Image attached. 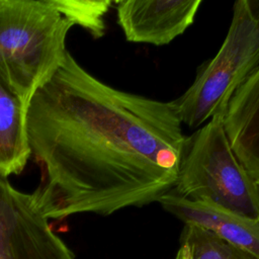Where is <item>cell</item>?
<instances>
[{"label": "cell", "mask_w": 259, "mask_h": 259, "mask_svg": "<svg viewBox=\"0 0 259 259\" xmlns=\"http://www.w3.org/2000/svg\"><path fill=\"white\" fill-rule=\"evenodd\" d=\"M259 3L238 0L217 55L197 74L190 87L173 100L182 124L197 128L225 116L237 90L259 67Z\"/></svg>", "instance_id": "277c9868"}, {"label": "cell", "mask_w": 259, "mask_h": 259, "mask_svg": "<svg viewBox=\"0 0 259 259\" xmlns=\"http://www.w3.org/2000/svg\"><path fill=\"white\" fill-rule=\"evenodd\" d=\"M158 202L185 225L210 231L259 258V219L237 215L206 200H190L174 190L162 196Z\"/></svg>", "instance_id": "52a82bcc"}, {"label": "cell", "mask_w": 259, "mask_h": 259, "mask_svg": "<svg viewBox=\"0 0 259 259\" xmlns=\"http://www.w3.org/2000/svg\"><path fill=\"white\" fill-rule=\"evenodd\" d=\"M72 26L50 0H6L0 9V74L27 104L63 64Z\"/></svg>", "instance_id": "7a4b0ae2"}, {"label": "cell", "mask_w": 259, "mask_h": 259, "mask_svg": "<svg viewBox=\"0 0 259 259\" xmlns=\"http://www.w3.org/2000/svg\"><path fill=\"white\" fill-rule=\"evenodd\" d=\"M258 185H259V183H258Z\"/></svg>", "instance_id": "4fadbf2b"}, {"label": "cell", "mask_w": 259, "mask_h": 259, "mask_svg": "<svg viewBox=\"0 0 259 259\" xmlns=\"http://www.w3.org/2000/svg\"><path fill=\"white\" fill-rule=\"evenodd\" d=\"M28 104L0 74V173L19 174L29 157L26 133Z\"/></svg>", "instance_id": "9c48e42d"}, {"label": "cell", "mask_w": 259, "mask_h": 259, "mask_svg": "<svg viewBox=\"0 0 259 259\" xmlns=\"http://www.w3.org/2000/svg\"><path fill=\"white\" fill-rule=\"evenodd\" d=\"M258 3H259V2H258Z\"/></svg>", "instance_id": "5bb4252c"}, {"label": "cell", "mask_w": 259, "mask_h": 259, "mask_svg": "<svg viewBox=\"0 0 259 259\" xmlns=\"http://www.w3.org/2000/svg\"><path fill=\"white\" fill-rule=\"evenodd\" d=\"M224 126L237 158L259 183V67L234 94Z\"/></svg>", "instance_id": "ba28073f"}, {"label": "cell", "mask_w": 259, "mask_h": 259, "mask_svg": "<svg viewBox=\"0 0 259 259\" xmlns=\"http://www.w3.org/2000/svg\"><path fill=\"white\" fill-rule=\"evenodd\" d=\"M26 133L41 172L31 195L48 220L159 201L176 185L187 138L173 100L113 88L69 52L30 98Z\"/></svg>", "instance_id": "6da1fadb"}, {"label": "cell", "mask_w": 259, "mask_h": 259, "mask_svg": "<svg viewBox=\"0 0 259 259\" xmlns=\"http://www.w3.org/2000/svg\"><path fill=\"white\" fill-rule=\"evenodd\" d=\"M174 259H259L214 233L193 225H184Z\"/></svg>", "instance_id": "30bf717a"}, {"label": "cell", "mask_w": 259, "mask_h": 259, "mask_svg": "<svg viewBox=\"0 0 259 259\" xmlns=\"http://www.w3.org/2000/svg\"><path fill=\"white\" fill-rule=\"evenodd\" d=\"M5 2H6V0H0V9L5 5Z\"/></svg>", "instance_id": "7c38bea8"}, {"label": "cell", "mask_w": 259, "mask_h": 259, "mask_svg": "<svg viewBox=\"0 0 259 259\" xmlns=\"http://www.w3.org/2000/svg\"><path fill=\"white\" fill-rule=\"evenodd\" d=\"M177 194L206 200L227 211L259 219V185L231 148L224 116H215L186 138Z\"/></svg>", "instance_id": "3957f363"}, {"label": "cell", "mask_w": 259, "mask_h": 259, "mask_svg": "<svg viewBox=\"0 0 259 259\" xmlns=\"http://www.w3.org/2000/svg\"><path fill=\"white\" fill-rule=\"evenodd\" d=\"M201 0H120L116 16L127 41L168 45L192 23Z\"/></svg>", "instance_id": "8992f818"}, {"label": "cell", "mask_w": 259, "mask_h": 259, "mask_svg": "<svg viewBox=\"0 0 259 259\" xmlns=\"http://www.w3.org/2000/svg\"><path fill=\"white\" fill-rule=\"evenodd\" d=\"M50 3L73 25H80L94 38H99L105 33L104 16L113 2L111 0H50Z\"/></svg>", "instance_id": "8fae6325"}, {"label": "cell", "mask_w": 259, "mask_h": 259, "mask_svg": "<svg viewBox=\"0 0 259 259\" xmlns=\"http://www.w3.org/2000/svg\"><path fill=\"white\" fill-rule=\"evenodd\" d=\"M0 259H75L32 195L15 189L1 173Z\"/></svg>", "instance_id": "5b68a950"}]
</instances>
